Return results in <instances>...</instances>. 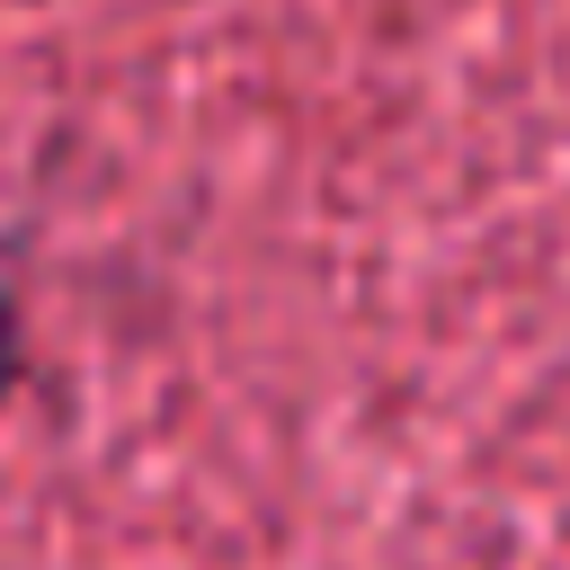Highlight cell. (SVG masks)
Instances as JSON below:
<instances>
[{"label": "cell", "mask_w": 570, "mask_h": 570, "mask_svg": "<svg viewBox=\"0 0 570 570\" xmlns=\"http://www.w3.org/2000/svg\"><path fill=\"white\" fill-rule=\"evenodd\" d=\"M0 392H9V330H0Z\"/></svg>", "instance_id": "6da1fadb"}]
</instances>
